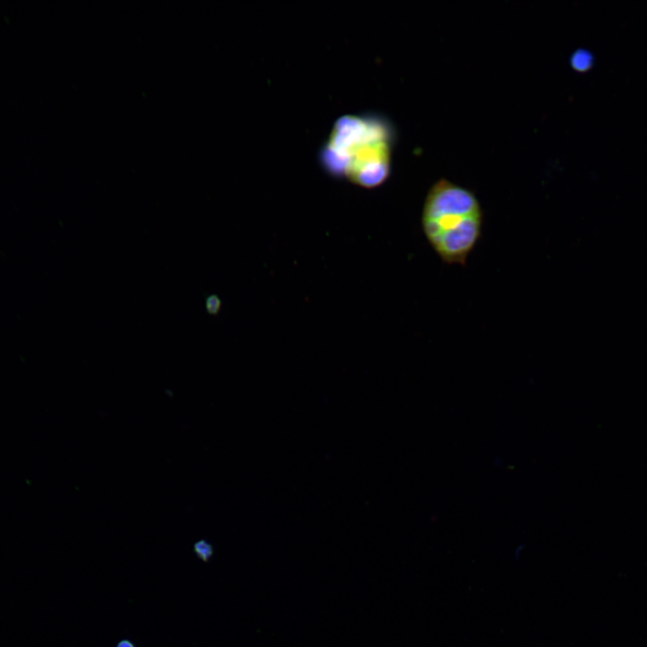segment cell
Here are the masks:
<instances>
[{
  "label": "cell",
  "instance_id": "1",
  "mask_svg": "<svg viewBox=\"0 0 647 647\" xmlns=\"http://www.w3.org/2000/svg\"><path fill=\"white\" fill-rule=\"evenodd\" d=\"M395 143L394 127L376 112L344 114L332 124L318 152L329 175L371 189L390 176Z\"/></svg>",
  "mask_w": 647,
  "mask_h": 647
},
{
  "label": "cell",
  "instance_id": "2",
  "mask_svg": "<svg viewBox=\"0 0 647 647\" xmlns=\"http://www.w3.org/2000/svg\"><path fill=\"white\" fill-rule=\"evenodd\" d=\"M483 211L475 194L447 179L430 188L421 211V227L430 245L445 263L465 265L481 238Z\"/></svg>",
  "mask_w": 647,
  "mask_h": 647
},
{
  "label": "cell",
  "instance_id": "3",
  "mask_svg": "<svg viewBox=\"0 0 647 647\" xmlns=\"http://www.w3.org/2000/svg\"><path fill=\"white\" fill-rule=\"evenodd\" d=\"M570 64L575 71L586 72L592 66L593 57L587 49H576L570 58Z\"/></svg>",
  "mask_w": 647,
  "mask_h": 647
},
{
  "label": "cell",
  "instance_id": "4",
  "mask_svg": "<svg viewBox=\"0 0 647 647\" xmlns=\"http://www.w3.org/2000/svg\"><path fill=\"white\" fill-rule=\"evenodd\" d=\"M195 555L203 563H208L214 555L215 549L210 542L206 539H199L193 545Z\"/></svg>",
  "mask_w": 647,
  "mask_h": 647
},
{
  "label": "cell",
  "instance_id": "5",
  "mask_svg": "<svg viewBox=\"0 0 647 647\" xmlns=\"http://www.w3.org/2000/svg\"><path fill=\"white\" fill-rule=\"evenodd\" d=\"M204 305L208 315H217L220 312L222 302L217 295L212 294L207 296Z\"/></svg>",
  "mask_w": 647,
  "mask_h": 647
},
{
  "label": "cell",
  "instance_id": "6",
  "mask_svg": "<svg viewBox=\"0 0 647 647\" xmlns=\"http://www.w3.org/2000/svg\"><path fill=\"white\" fill-rule=\"evenodd\" d=\"M116 647H137V646L131 640L122 639L117 643Z\"/></svg>",
  "mask_w": 647,
  "mask_h": 647
}]
</instances>
